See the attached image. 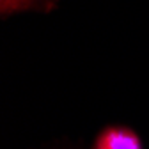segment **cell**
<instances>
[{"mask_svg": "<svg viewBox=\"0 0 149 149\" xmlns=\"http://www.w3.org/2000/svg\"><path fill=\"white\" fill-rule=\"evenodd\" d=\"M94 149H142V144L132 130L108 128L98 137Z\"/></svg>", "mask_w": 149, "mask_h": 149, "instance_id": "6da1fadb", "label": "cell"}, {"mask_svg": "<svg viewBox=\"0 0 149 149\" xmlns=\"http://www.w3.org/2000/svg\"><path fill=\"white\" fill-rule=\"evenodd\" d=\"M52 6H55V0H0V13H2V16H7L11 13L23 9L48 11Z\"/></svg>", "mask_w": 149, "mask_h": 149, "instance_id": "7a4b0ae2", "label": "cell"}]
</instances>
